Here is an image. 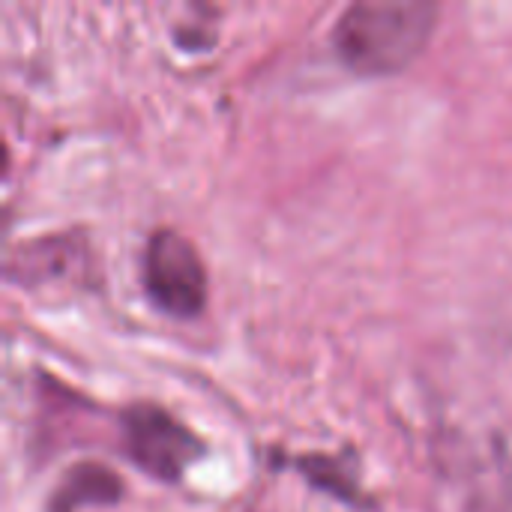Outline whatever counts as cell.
Wrapping results in <instances>:
<instances>
[{"mask_svg":"<svg viewBox=\"0 0 512 512\" xmlns=\"http://www.w3.org/2000/svg\"><path fill=\"white\" fill-rule=\"evenodd\" d=\"M471 512H512V489H495L474 501Z\"/></svg>","mask_w":512,"mask_h":512,"instance_id":"cell-5","label":"cell"},{"mask_svg":"<svg viewBox=\"0 0 512 512\" xmlns=\"http://www.w3.org/2000/svg\"><path fill=\"white\" fill-rule=\"evenodd\" d=\"M438 6L429 0H363L342 12L333 42L360 75H393L429 42Z\"/></svg>","mask_w":512,"mask_h":512,"instance_id":"cell-1","label":"cell"},{"mask_svg":"<svg viewBox=\"0 0 512 512\" xmlns=\"http://www.w3.org/2000/svg\"><path fill=\"white\" fill-rule=\"evenodd\" d=\"M120 495V486L114 480V474H108L105 468H75L63 489L54 495V512H75L78 507H84L87 501H114Z\"/></svg>","mask_w":512,"mask_h":512,"instance_id":"cell-4","label":"cell"},{"mask_svg":"<svg viewBox=\"0 0 512 512\" xmlns=\"http://www.w3.org/2000/svg\"><path fill=\"white\" fill-rule=\"evenodd\" d=\"M144 288L162 312L198 315L207 300V276L192 243L174 231H156L144 252Z\"/></svg>","mask_w":512,"mask_h":512,"instance_id":"cell-2","label":"cell"},{"mask_svg":"<svg viewBox=\"0 0 512 512\" xmlns=\"http://www.w3.org/2000/svg\"><path fill=\"white\" fill-rule=\"evenodd\" d=\"M123 426H126V447L135 465L162 483H177L186 474V468L201 456L198 438L186 426H180L171 414L153 405L132 408L123 417Z\"/></svg>","mask_w":512,"mask_h":512,"instance_id":"cell-3","label":"cell"}]
</instances>
